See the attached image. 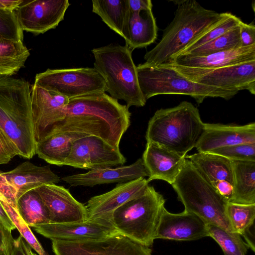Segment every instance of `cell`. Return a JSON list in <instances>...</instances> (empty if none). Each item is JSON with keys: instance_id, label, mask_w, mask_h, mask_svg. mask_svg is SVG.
<instances>
[{"instance_id": "obj_15", "label": "cell", "mask_w": 255, "mask_h": 255, "mask_svg": "<svg viewBox=\"0 0 255 255\" xmlns=\"http://www.w3.org/2000/svg\"><path fill=\"white\" fill-rule=\"evenodd\" d=\"M35 190L49 213L50 223L81 222L87 220L85 205L76 200L63 186L47 184Z\"/></svg>"}, {"instance_id": "obj_20", "label": "cell", "mask_w": 255, "mask_h": 255, "mask_svg": "<svg viewBox=\"0 0 255 255\" xmlns=\"http://www.w3.org/2000/svg\"><path fill=\"white\" fill-rule=\"evenodd\" d=\"M185 156L156 143L147 142L141 157L149 173L147 181L159 179L172 185L184 166Z\"/></svg>"}, {"instance_id": "obj_14", "label": "cell", "mask_w": 255, "mask_h": 255, "mask_svg": "<svg viewBox=\"0 0 255 255\" xmlns=\"http://www.w3.org/2000/svg\"><path fill=\"white\" fill-rule=\"evenodd\" d=\"M70 5L68 0H23L14 11L23 31L38 35L57 27Z\"/></svg>"}, {"instance_id": "obj_12", "label": "cell", "mask_w": 255, "mask_h": 255, "mask_svg": "<svg viewBox=\"0 0 255 255\" xmlns=\"http://www.w3.org/2000/svg\"><path fill=\"white\" fill-rule=\"evenodd\" d=\"M126 161L120 148L100 137L88 135L73 143L65 165L93 170L124 165Z\"/></svg>"}, {"instance_id": "obj_29", "label": "cell", "mask_w": 255, "mask_h": 255, "mask_svg": "<svg viewBox=\"0 0 255 255\" xmlns=\"http://www.w3.org/2000/svg\"><path fill=\"white\" fill-rule=\"evenodd\" d=\"M30 55L23 41L8 39L0 36V76L16 74Z\"/></svg>"}, {"instance_id": "obj_39", "label": "cell", "mask_w": 255, "mask_h": 255, "mask_svg": "<svg viewBox=\"0 0 255 255\" xmlns=\"http://www.w3.org/2000/svg\"><path fill=\"white\" fill-rule=\"evenodd\" d=\"M16 155L14 148L0 130V164L8 163Z\"/></svg>"}, {"instance_id": "obj_37", "label": "cell", "mask_w": 255, "mask_h": 255, "mask_svg": "<svg viewBox=\"0 0 255 255\" xmlns=\"http://www.w3.org/2000/svg\"><path fill=\"white\" fill-rule=\"evenodd\" d=\"M209 152L231 160L255 161V144H238L222 147Z\"/></svg>"}, {"instance_id": "obj_36", "label": "cell", "mask_w": 255, "mask_h": 255, "mask_svg": "<svg viewBox=\"0 0 255 255\" xmlns=\"http://www.w3.org/2000/svg\"><path fill=\"white\" fill-rule=\"evenodd\" d=\"M23 31L14 11L0 9V36L23 41Z\"/></svg>"}, {"instance_id": "obj_21", "label": "cell", "mask_w": 255, "mask_h": 255, "mask_svg": "<svg viewBox=\"0 0 255 255\" xmlns=\"http://www.w3.org/2000/svg\"><path fill=\"white\" fill-rule=\"evenodd\" d=\"M10 186L16 200L26 192L47 184L60 181L49 165L37 166L29 161L19 164L15 168L2 172Z\"/></svg>"}, {"instance_id": "obj_1", "label": "cell", "mask_w": 255, "mask_h": 255, "mask_svg": "<svg viewBox=\"0 0 255 255\" xmlns=\"http://www.w3.org/2000/svg\"><path fill=\"white\" fill-rule=\"evenodd\" d=\"M130 116L126 105L105 92L92 93L70 99L40 138L75 132L100 137L119 148L121 140L130 125Z\"/></svg>"}, {"instance_id": "obj_44", "label": "cell", "mask_w": 255, "mask_h": 255, "mask_svg": "<svg viewBox=\"0 0 255 255\" xmlns=\"http://www.w3.org/2000/svg\"><path fill=\"white\" fill-rule=\"evenodd\" d=\"M255 227L254 224L248 228L245 233L241 236H243L246 241V244L249 248L255 252Z\"/></svg>"}, {"instance_id": "obj_46", "label": "cell", "mask_w": 255, "mask_h": 255, "mask_svg": "<svg viewBox=\"0 0 255 255\" xmlns=\"http://www.w3.org/2000/svg\"><path fill=\"white\" fill-rule=\"evenodd\" d=\"M23 0H0V9L14 11Z\"/></svg>"}, {"instance_id": "obj_27", "label": "cell", "mask_w": 255, "mask_h": 255, "mask_svg": "<svg viewBox=\"0 0 255 255\" xmlns=\"http://www.w3.org/2000/svg\"><path fill=\"white\" fill-rule=\"evenodd\" d=\"M92 2L93 12L125 39L129 15L127 0H94Z\"/></svg>"}, {"instance_id": "obj_19", "label": "cell", "mask_w": 255, "mask_h": 255, "mask_svg": "<svg viewBox=\"0 0 255 255\" xmlns=\"http://www.w3.org/2000/svg\"><path fill=\"white\" fill-rule=\"evenodd\" d=\"M148 183L145 178H141L118 183L111 191L91 197L85 205L87 220L112 215L125 203L142 195L149 186Z\"/></svg>"}, {"instance_id": "obj_13", "label": "cell", "mask_w": 255, "mask_h": 255, "mask_svg": "<svg viewBox=\"0 0 255 255\" xmlns=\"http://www.w3.org/2000/svg\"><path fill=\"white\" fill-rule=\"evenodd\" d=\"M112 215L81 222L38 224L31 227L52 241H82L98 240L119 233L112 221Z\"/></svg>"}, {"instance_id": "obj_47", "label": "cell", "mask_w": 255, "mask_h": 255, "mask_svg": "<svg viewBox=\"0 0 255 255\" xmlns=\"http://www.w3.org/2000/svg\"><path fill=\"white\" fill-rule=\"evenodd\" d=\"M26 242V241H25ZM26 249L28 255H37L36 254L34 253L32 251V249L30 246L28 245V244L26 242Z\"/></svg>"}, {"instance_id": "obj_9", "label": "cell", "mask_w": 255, "mask_h": 255, "mask_svg": "<svg viewBox=\"0 0 255 255\" xmlns=\"http://www.w3.org/2000/svg\"><path fill=\"white\" fill-rule=\"evenodd\" d=\"M35 84L68 99L105 92V82L94 67L50 69L37 74Z\"/></svg>"}, {"instance_id": "obj_40", "label": "cell", "mask_w": 255, "mask_h": 255, "mask_svg": "<svg viewBox=\"0 0 255 255\" xmlns=\"http://www.w3.org/2000/svg\"><path fill=\"white\" fill-rule=\"evenodd\" d=\"M0 201L17 208V200L13 191L2 172H0Z\"/></svg>"}, {"instance_id": "obj_18", "label": "cell", "mask_w": 255, "mask_h": 255, "mask_svg": "<svg viewBox=\"0 0 255 255\" xmlns=\"http://www.w3.org/2000/svg\"><path fill=\"white\" fill-rule=\"evenodd\" d=\"M148 176L142 159L140 158L130 165L90 170L84 173L64 176L61 180L71 186L93 187L104 184L125 183Z\"/></svg>"}, {"instance_id": "obj_8", "label": "cell", "mask_w": 255, "mask_h": 255, "mask_svg": "<svg viewBox=\"0 0 255 255\" xmlns=\"http://www.w3.org/2000/svg\"><path fill=\"white\" fill-rule=\"evenodd\" d=\"M136 68L140 89L146 100L158 95L177 94L189 96L199 104L208 97L228 100L238 93L193 82L169 67L144 63Z\"/></svg>"}, {"instance_id": "obj_3", "label": "cell", "mask_w": 255, "mask_h": 255, "mask_svg": "<svg viewBox=\"0 0 255 255\" xmlns=\"http://www.w3.org/2000/svg\"><path fill=\"white\" fill-rule=\"evenodd\" d=\"M0 130L17 155L31 159L35 154L31 88L24 79L0 76Z\"/></svg>"}, {"instance_id": "obj_23", "label": "cell", "mask_w": 255, "mask_h": 255, "mask_svg": "<svg viewBox=\"0 0 255 255\" xmlns=\"http://www.w3.org/2000/svg\"><path fill=\"white\" fill-rule=\"evenodd\" d=\"M254 60H255V44L216 52L203 56L178 55L168 64L192 68H217Z\"/></svg>"}, {"instance_id": "obj_41", "label": "cell", "mask_w": 255, "mask_h": 255, "mask_svg": "<svg viewBox=\"0 0 255 255\" xmlns=\"http://www.w3.org/2000/svg\"><path fill=\"white\" fill-rule=\"evenodd\" d=\"M241 47L255 44V26L242 21L240 25Z\"/></svg>"}, {"instance_id": "obj_10", "label": "cell", "mask_w": 255, "mask_h": 255, "mask_svg": "<svg viewBox=\"0 0 255 255\" xmlns=\"http://www.w3.org/2000/svg\"><path fill=\"white\" fill-rule=\"evenodd\" d=\"M159 66L172 68L194 82L238 92L247 90L255 94V60L217 68H192L174 64Z\"/></svg>"}, {"instance_id": "obj_7", "label": "cell", "mask_w": 255, "mask_h": 255, "mask_svg": "<svg viewBox=\"0 0 255 255\" xmlns=\"http://www.w3.org/2000/svg\"><path fill=\"white\" fill-rule=\"evenodd\" d=\"M165 202L163 196L149 185L142 195L116 209L112 221L119 233L150 247L155 239Z\"/></svg>"}, {"instance_id": "obj_11", "label": "cell", "mask_w": 255, "mask_h": 255, "mask_svg": "<svg viewBox=\"0 0 255 255\" xmlns=\"http://www.w3.org/2000/svg\"><path fill=\"white\" fill-rule=\"evenodd\" d=\"M55 255H151L152 250L119 233L82 241H52Z\"/></svg>"}, {"instance_id": "obj_45", "label": "cell", "mask_w": 255, "mask_h": 255, "mask_svg": "<svg viewBox=\"0 0 255 255\" xmlns=\"http://www.w3.org/2000/svg\"><path fill=\"white\" fill-rule=\"evenodd\" d=\"M0 220L3 225L10 231L16 229L14 224L12 223L8 214L3 208L0 202Z\"/></svg>"}, {"instance_id": "obj_2", "label": "cell", "mask_w": 255, "mask_h": 255, "mask_svg": "<svg viewBox=\"0 0 255 255\" xmlns=\"http://www.w3.org/2000/svg\"><path fill=\"white\" fill-rule=\"evenodd\" d=\"M173 1L177 5L173 20L164 30L160 41L144 55V63L149 66L158 67L169 64L227 14V12L207 9L195 0Z\"/></svg>"}, {"instance_id": "obj_4", "label": "cell", "mask_w": 255, "mask_h": 255, "mask_svg": "<svg viewBox=\"0 0 255 255\" xmlns=\"http://www.w3.org/2000/svg\"><path fill=\"white\" fill-rule=\"evenodd\" d=\"M199 111L192 103L156 111L149 120L145 138L179 155L195 147L204 128Z\"/></svg>"}, {"instance_id": "obj_31", "label": "cell", "mask_w": 255, "mask_h": 255, "mask_svg": "<svg viewBox=\"0 0 255 255\" xmlns=\"http://www.w3.org/2000/svg\"><path fill=\"white\" fill-rule=\"evenodd\" d=\"M240 47H241L240 28V26L238 25L216 39L188 52L180 55L203 56L216 52L238 49Z\"/></svg>"}, {"instance_id": "obj_25", "label": "cell", "mask_w": 255, "mask_h": 255, "mask_svg": "<svg viewBox=\"0 0 255 255\" xmlns=\"http://www.w3.org/2000/svg\"><path fill=\"white\" fill-rule=\"evenodd\" d=\"M86 136L88 135L75 132L43 135L36 142L35 154L49 164L64 166L73 143Z\"/></svg>"}, {"instance_id": "obj_32", "label": "cell", "mask_w": 255, "mask_h": 255, "mask_svg": "<svg viewBox=\"0 0 255 255\" xmlns=\"http://www.w3.org/2000/svg\"><path fill=\"white\" fill-rule=\"evenodd\" d=\"M207 226L209 237L218 243L224 255H246L249 248L240 235L228 232L216 225L207 224Z\"/></svg>"}, {"instance_id": "obj_35", "label": "cell", "mask_w": 255, "mask_h": 255, "mask_svg": "<svg viewBox=\"0 0 255 255\" xmlns=\"http://www.w3.org/2000/svg\"><path fill=\"white\" fill-rule=\"evenodd\" d=\"M0 202L15 225L16 229L18 230L20 235L28 244L31 249L36 251L38 255H48L32 232L30 227L19 215L17 209L6 202L0 201Z\"/></svg>"}, {"instance_id": "obj_33", "label": "cell", "mask_w": 255, "mask_h": 255, "mask_svg": "<svg viewBox=\"0 0 255 255\" xmlns=\"http://www.w3.org/2000/svg\"><path fill=\"white\" fill-rule=\"evenodd\" d=\"M226 212L233 231L241 236L254 224L255 204L228 203Z\"/></svg>"}, {"instance_id": "obj_43", "label": "cell", "mask_w": 255, "mask_h": 255, "mask_svg": "<svg viewBox=\"0 0 255 255\" xmlns=\"http://www.w3.org/2000/svg\"><path fill=\"white\" fill-rule=\"evenodd\" d=\"M11 255H28L26 249V242L20 235L15 239Z\"/></svg>"}, {"instance_id": "obj_34", "label": "cell", "mask_w": 255, "mask_h": 255, "mask_svg": "<svg viewBox=\"0 0 255 255\" xmlns=\"http://www.w3.org/2000/svg\"><path fill=\"white\" fill-rule=\"evenodd\" d=\"M242 21V20L236 15L230 12H227L224 18L212 28L198 37L178 55L188 52L216 39L239 25Z\"/></svg>"}, {"instance_id": "obj_22", "label": "cell", "mask_w": 255, "mask_h": 255, "mask_svg": "<svg viewBox=\"0 0 255 255\" xmlns=\"http://www.w3.org/2000/svg\"><path fill=\"white\" fill-rule=\"evenodd\" d=\"M69 101L66 97L34 84L31 88V103L35 137L39 138L57 114Z\"/></svg>"}, {"instance_id": "obj_17", "label": "cell", "mask_w": 255, "mask_h": 255, "mask_svg": "<svg viewBox=\"0 0 255 255\" xmlns=\"http://www.w3.org/2000/svg\"><path fill=\"white\" fill-rule=\"evenodd\" d=\"M209 237L207 224L195 214L184 211L174 214L164 207L155 239L193 241Z\"/></svg>"}, {"instance_id": "obj_26", "label": "cell", "mask_w": 255, "mask_h": 255, "mask_svg": "<svg viewBox=\"0 0 255 255\" xmlns=\"http://www.w3.org/2000/svg\"><path fill=\"white\" fill-rule=\"evenodd\" d=\"M157 36V26L152 9L130 13L125 39L126 46L132 51L153 43Z\"/></svg>"}, {"instance_id": "obj_48", "label": "cell", "mask_w": 255, "mask_h": 255, "mask_svg": "<svg viewBox=\"0 0 255 255\" xmlns=\"http://www.w3.org/2000/svg\"><path fill=\"white\" fill-rule=\"evenodd\" d=\"M4 255V254H2V255Z\"/></svg>"}, {"instance_id": "obj_42", "label": "cell", "mask_w": 255, "mask_h": 255, "mask_svg": "<svg viewBox=\"0 0 255 255\" xmlns=\"http://www.w3.org/2000/svg\"><path fill=\"white\" fill-rule=\"evenodd\" d=\"M127 3L128 10L130 13L152 9V7L150 0H127Z\"/></svg>"}, {"instance_id": "obj_5", "label": "cell", "mask_w": 255, "mask_h": 255, "mask_svg": "<svg viewBox=\"0 0 255 255\" xmlns=\"http://www.w3.org/2000/svg\"><path fill=\"white\" fill-rule=\"evenodd\" d=\"M91 51L94 68L105 81V92L117 100L124 101L128 108L144 106L146 100L140 89L132 51L126 45L111 44Z\"/></svg>"}, {"instance_id": "obj_24", "label": "cell", "mask_w": 255, "mask_h": 255, "mask_svg": "<svg viewBox=\"0 0 255 255\" xmlns=\"http://www.w3.org/2000/svg\"><path fill=\"white\" fill-rule=\"evenodd\" d=\"M185 158L213 188L223 182L234 184L232 161L229 159L210 152H198Z\"/></svg>"}, {"instance_id": "obj_28", "label": "cell", "mask_w": 255, "mask_h": 255, "mask_svg": "<svg viewBox=\"0 0 255 255\" xmlns=\"http://www.w3.org/2000/svg\"><path fill=\"white\" fill-rule=\"evenodd\" d=\"M232 161L234 182L232 203L255 204V161Z\"/></svg>"}, {"instance_id": "obj_38", "label": "cell", "mask_w": 255, "mask_h": 255, "mask_svg": "<svg viewBox=\"0 0 255 255\" xmlns=\"http://www.w3.org/2000/svg\"><path fill=\"white\" fill-rule=\"evenodd\" d=\"M15 239L0 220V255H11Z\"/></svg>"}, {"instance_id": "obj_16", "label": "cell", "mask_w": 255, "mask_h": 255, "mask_svg": "<svg viewBox=\"0 0 255 255\" xmlns=\"http://www.w3.org/2000/svg\"><path fill=\"white\" fill-rule=\"evenodd\" d=\"M241 143L255 144V123L243 126L205 124L195 147L198 152Z\"/></svg>"}, {"instance_id": "obj_30", "label": "cell", "mask_w": 255, "mask_h": 255, "mask_svg": "<svg viewBox=\"0 0 255 255\" xmlns=\"http://www.w3.org/2000/svg\"><path fill=\"white\" fill-rule=\"evenodd\" d=\"M17 209L21 218L30 227L50 223L49 213L35 190L26 192L17 200Z\"/></svg>"}, {"instance_id": "obj_6", "label": "cell", "mask_w": 255, "mask_h": 255, "mask_svg": "<svg viewBox=\"0 0 255 255\" xmlns=\"http://www.w3.org/2000/svg\"><path fill=\"white\" fill-rule=\"evenodd\" d=\"M185 211L192 213L207 224L234 232L226 212L228 203L186 158L182 170L171 185ZM235 233V232H234Z\"/></svg>"}]
</instances>
